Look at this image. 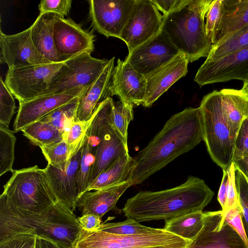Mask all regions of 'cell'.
<instances>
[{"instance_id": "4dcf8cb0", "label": "cell", "mask_w": 248, "mask_h": 248, "mask_svg": "<svg viewBox=\"0 0 248 248\" xmlns=\"http://www.w3.org/2000/svg\"><path fill=\"white\" fill-rule=\"evenodd\" d=\"M80 97L58 108L40 121L48 123L65 134L76 121L77 106Z\"/></svg>"}, {"instance_id": "d6a6232c", "label": "cell", "mask_w": 248, "mask_h": 248, "mask_svg": "<svg viewBox=\"0 0 248 248\" xmlns=\"http://www.w3.org/2000/svg\"><path fill=\"white\" fill-rule=\"evenodd\" d=\"M95 115V110L93 116L89 120L75 121L68 132L64 135L63 140L67 142L68 147L69 161L84 145Z\"/></svg>"}, {"instance_id": "83f0119b", "label": "cell", "mask_w": 248, "mask_h": 248, "mask_svg": "<svg viewBox=\"0 0 248 248\" xmlns=\"http://www.w3.org/2000/svg\"><path fill=\"white\" fill-rule=\"evenodd\" d=\"M203 225L204 212L198 211L166 220L163 229L192 242Z\"/></svg>"}, {"instance_id": "d4e9b609", "label": "cell", "mask_w": 248, "mask_h": 248, "mask_svg": "<svg viewBox=\"0 0 248 248\" xmlns=\"http://www.w3.org/2000/svg\"><path fill=\"white\" fill-rule=\"evenodd\" d=\"M220 92L223 114L235 140L243 121L248 118V92L242 89H223Z\"/></svg>"}, {"instance_id": "f546056e", "label": "cell", "mask_w": 248, "mask_h": 248, "mask_svg": "<svg viewBox=\"0 0 248 248\" xmlns=\"http://www.w3.org/2000/svg\"><path fill=\"white\" fill-rule=\"evenodd\" d=\"M248 46V26L217 44L212 45L206 61L216 60Z\"/></svg>"}, {"instance_id": "f907efd6", "label": "cell", "mask_w": 248, "mask_h": 248, "mask_svg": "<svg viewBox=\"0 0 248 248\" xmlns=\"http://www.w3.org/2000/svg\"><path fill=\"white\" fill-rule=\"evenodd\" d=\"M35 248H61L49 240L36 237Z\"/></svg>"}, {"instance_id": "52a82bcc", "label": "cell", "mask_w": 248, "mask_h": 248, "mask_svg": "<svg viewBox=\"0 0 248 248\" xmlns=\"http://www.w3.org/2000/svg\"><path fill=\"white\" fill-rule=\"evenodd\" d=\"M191 242L163 229L133 235H119L81 228L72 248H186Z\"/></svg>"}, {"instance_id": "ac0fdd59", "label": "cell", "mask_w": 248, "mask_h": 248, "mask_svg": "<svg viewBox=\"0 0 248 248\" xmlns=\"http://www.w3.org/2000/svg\"><path fill=\"white\" fill-rule=\"evenodd\" d=\"M54 41L56 50L64 62L82 52L92 53L94 50L93 33L83 30L70 18L60 17L56 21Z\"/></svg>"}, {"instance_id": "5bb4252c", "label": "cell", "mask_w": 248, "mask_h": 248, "mask_svg": "<svg viewBox=\"0 0 248 248\" xmlns=\"http://www.w3.org/2000/svg\"><path fill=\"white\" fill-rule=\"evenodd\" d=\"M180 53L161 30L154 37L128 53L124 61L137 72L146 76Z\"/></svg>"}, {"instance_id": "e575fe53", "label": "cell", "mask_w": 248, "mask_h": 248, "mask_svg": "<svg viewBox=\"0 0 248 248\" xmlns=\"http://www.w3.org/2000/svg\"><path fill=\"white\" fill-rule=\"evenodd\" d=\"M96 147L87 139L82 146V153L78 173V184L80 196L86 192L92 168L94 164Z\"/></svg>"}, {"instance_id": "f1b7e54d", "label": "cell", "mask_w": 248, "mask_h": 248, "mask_svg": "<svg viewBox=\"0 0 248 248\" xmlns=\"http://www.w3.org/2000/svg\"><path fill=\"white\" fill-rule=\"evenodd\" d=\"M21 131L32 144L40 148L57 143L63 140V134L59 129L40 121L31 124Z\"/></svg>"}, {"instance_id": "836d02e7", "label": "cell", "mask_w": 248, "mask_h": 248, "mask_svg": "<svg viewBox=\"0 0 248 248\" xmlns=\"http://www.w3.org/2000/svg\"><path fill=\"white\" fill-rule=\"evenodd\" d=\"M96 230L116 234L133 235L155 232L159 228L145 226L131 217H127L122 222L101 224Z\"/></svg>"}, {"instance_id": "30bf717a", "label": "cell", "mask_w": 248, "mask_h": 248, "mask_svg": "<svg viewBox=\"0 0 248 248\" xmlns=\"http://www.w3.org/2000/svg\"><path fill=\"white\" fill-rule=\"evenodd\" d=\"M108 62L95 58L86 51L78 54L64 62L45 95L59 94L77 87L91 86Z\"/></svg>"}, {"instance_id": "ab89813d", "label": "cell", "mask_w": 248, "mask_h": 248, "mask_svg": "<svg viewBox=\"0 0 248 248\" xmlns=\"http://www.w3.org/2000/svg\"><path fill=\"white\" fill-rule=\"evenodd\" d=\"M16 103L14 96L0 78V124L9 127L15 112Z\"/></svg>"}, {"instance_id": "f6af8a7d", "label": "cell", "mask_w": 248, "mask_h": 248, "mask_svg": "<svg viewBox=\"0 0 248 248\" xmlns=\"http://www.w3.org/2000/svg\"><path fill=\"white\" fill-rule=\"evenodd\" d=\"M228 173V180L227 187L226 202L224 210H222L224 213L230 208L239 205L237 197L235 179H234V167L232 162L228 169L227 170Z\"/></svg>"}, {"instance_id": "f35d334b", "label": "cell", "mask_w": 248, "mask_h": 248, "mask_svg": "<svg viewBox=\"0 0 248 248\" xmlns=\"http://www.w3.org/2000/svg\"><path fill=\"white\" fill-rule=\"evenodd\" d=\"M222 12V0H212L206 16L205 31L213 45L218 33Z\"/></svg>"}, {"instance_id": "8fae6325", "label": "cell", "mask_w": 248, "mask_h": 248, "mask_svg": "<svg viewBox=\"0 0 248 248\" xmlns=\"http://www.w3.org/2000/svg\"><path fill=\"white\" fill-rule=\"evenodd\" d=\"M162 22L163 15L150 0H135L119 39L131 52L156 35L161 30Z\"/></svg>"}, {"instance_id": "8d00e7d4", "label": "cell", "mask_w": 248, "mask_h": 248, "mask_svg": "<svg viewBox=\"0 0 248 248\" xmlns=\"http://www.w3.org/2000/svg\"><path fill=\"white\" fill-rule=\"evenodd\" d=\"M234 167V179L241 217L248 239V178Z\"/></svg>"}, {"instance_id": "7a4b0ae2", "label": "cell", "mask_w": 248, "mask_h": 248, "mask_svg": "<svg viewBox=\"0 0 248 248\" xmlns=\"http://www.w3.org/2000/svg\"><path fill=\"white\" fill-rule=\"evenodd\" d=\"M214 194L203 180L189 176L185 183L172 188L139 192L127 200L122 211L127 218L139 222L166 220L202 211Z\"/></svg>"}, {"instance_id": "603a6c76", "label": "cell", "mask_w": 248, "mask_h": 248, "mask_svg": "<svg viewBox=\"0 0 248 248\" xmlns=\"http://www.w3.org/2000/svg\"><path fill=\"white\" fill-rule=\"evenodd\" d=\"M115 57L108 63L96 80L90 86L79 99L75 121H86L90 119L99 104L108 97ZM109 97V96H108Z\"/></svg>"}, {"instance_id": "7bdbcfd3", "label": "cell", "mask_w": 248, "mask_h": 248, "mask_svg": "<svg viewBox=\"0 0 248 248\" xmlns=\"http://www.w3.org/2000/svg\"><path fill=\"white\" fill-rule=\"evenodd\" d=\"M248 155V118L242 122L234 143L232 161Z\"/></svg>"}, {"instance_id": "ffe728a7", "label": "cell", "mask_w": 248, "mask_h": 248, "mask_svg": "<svg viewBox=\"0 0 248 248\" xmlns=\"http://www.w3.org/2000/svg\"><path fill=\"white\" fill-rule=\"evenodd\" d=\"M82 153V147L70 159L64 170H62L49 164H47L45 169L58 202L72 212L75 210L80 198L78 173Z\"/></svg>"}, {"instance_id": "ee69618b", "label": "cell", "mask_w": 248, "mask_h": 248, "mask_svg": "<svg viewBox=\"0 0 248 248\" xmlns=\"http://www.w3.org/2000/svg\"><path fill=\"white\" fill-rule=\"evenodd\" d=\"M241 213V210L240 205H236L223 213V218L229 225L237 232L248 246V239Z\"/></svg>"}, {"instance_id": "4fadbf2b", "label": "cell", "mask_w": 248, "mask_h": 248, "mask_svg": "<svg viewBox=\"0 0 248 248\" xmlns=\"http://www.w3.org/2000/svg\"><path fill=\"white\" fill-rule=\"evenodd\" d=\"M90 17L93 28L106 37H119L135 0H91Z\"/></svg>"}, {"instance_id": "484cf974", "label": "cell", "mask_w": 248, "mask_h": 248, "mask_svg": "<svg viewBox=\"0 0 248 248\" xmlns=\"http://www.w3.org/2000/svg\"><path fill=\"white\" fill-rule=\"evenodd\" d=\"M222 18L214 44L248 26V0H222Z\"/></svg>"}, {"instance_id": "b9f144b4", "label": "cell", "mask_w": 248, "mask_h": 248, "mask_svg": "<svg viewBox=\"0 0 248 248\" xmlns=\"http://www.w3.org/2000/svg\"><path fill=\"white\" fill-rule=\"evenodd\" d=\"M36 237L29 233L10 236L0 241V248H35Z\"/></svg>"}, {"instance_id": "bcb514c9", "label": "cell", "mask_w": 248, "mask_h": 248, "mask_svg": "<svg viewBox=\"0 0 248 248\" xmlns=\"http://www.w3.org/2000/svg\"><path fill=\"white\" fill-rule=\"evenodd\" d=\"M157 9L167 15L186 6L190 0H150Z\"/></svg>"}, {"instance_id": "1f68e13d", "label": "cell", "mask_w": 248, "mask_h": 248, "mask_svg": "<svg viewBox=\"0 0 248 248\" xmlns=\"http://www.w3.org/2000/svg\"><path fill=\"white\" fill-rule=\"evenodd\" d=\"M16 137L9 127L0 124V176L13 172Z\"/></svg>"}, {"instance_id": "6da1fadb", "label": "cell", "mask_w": 248, "mask_h": 248, "mask_svg": "<svg viewBox=\"0 0 248 248\" xmlns=\"http://www.w3.org/2000/svg\"><path fill=\"white\" fill-rule=\"evenodd\" d=\"M204 140L200 107H189L172 115L162 129L134 157L130 181L140 184Z\"/></svg>"}, {"instance_id": "7c38bea8", "label": "cell", "mask_w": 248, "mask_h": 248, "mask_svg": "<svg viewBox=\"0 0 248 248\" xmlns=\"http://www.w3.org/2000/svg\"><path fill=\"white\" fill-rule=\"evenodd\" d=\"M233 79L248 81V46L216 60L205 61L194 80L202 87Z\"/></svg>"}, {"instance_id": "5b68a950", "label": "cell", "mask_w": 248, "mask_h": 248, "mask_svg": "<svg viewBox=\"0 0 248 248\" xmlns=\"http://www.w3.org/2000/svg\"><path fill=\"white\" fill-rule=\"evenodd\" d=\"M2 194L15 207L40 213L58 202L46 170L37 165L14 170Z\"/></svg>"}, {"instance_id": "816d5d0a", "label": "cell", "mask_w": 248, "mask_h": 248, "mask_svg": "<svg viewBox=\"0 0 248 248\" xmlns=\"http://www.w3.org/2000/svg\"><path fill=\"white\" fill-rule=\"evenodd\" d=\"M242 89L248 92V81L243 82V85Z\"/></svg>"}, {"instance_id": "e0dca14e", "label": "cell", "mask_w": 248, "mask_h": 248, "mask_svg": "<svg viewBox=\"0 0 248 248\" xmlns=\"http://www.w3.org/2000/svg\"><path fill=\"white\" fill-rule=\"evenodd\" d=\"M89 87H77L61 93L42 95L19 103L14 124V132L21 131L31 124L40 121L58 108L81 96Z\"/></svg>"}, {"instance_id": "ba28073f", "label": "cell", "mask_w": 248, "mask_h": 248, "mask_svg": "<svg viewBox=\"0 0 248 248\" xmlns=\"http://www.w3.org/2000/svg\"><path fill=\"white\" fill-rule=\"evenodd\" d=\"M113 107L114 101L109 96L101 102L95 109L93 121L98 131L100 141L97 146L95 161L89 175L88 186L117 159L129 155L127 144L113 124Z\"/></svg>"}, {"instance_id": "9c48e42d", "label": "cell", "mask_w": 248, "mask_h": 248, "mask_svg": "<svg viewBox=\"0 0 248 248\" xmlns=\"http://www.w3.org/2000/svg\"><path fill=\"white\" fill-rule=\"evenodd\" d=\"M63 63L8 68L4 83L19 103L32 100L46 94Z\"/></svg>"}, {"instance_id": "2e32d148", "label": "cell", "mask_w": 248, "mask_h": 248, "mask_svg": "<svg viewBox=\"0 0 248 248\" xmlns=\"http://www.w3.org/2000/svg\"><path fill=\"white\" fill-rule=\"evenodd\" d=\"M31 26L13 34H6L0 30L1 63L12 68L53 63L38 51L31 40Z\"/></svg>"}, {"instance_id": "4316f807", "label": "cell", "mask_w": 248, "mask_h": 248, "mask_svg": "<svg viewBox=\"0 0 248 248\" xmlns=\"http://www.w3.org/2000/svg\"><path fill=\"white\" fill-rule=\"evenodd\" d=\"M136 165L134 157L129 155L119 158L95 179L88 186L86 192L105 188L130 181Z\"/></svg>"}, {"instance_id": "9a60e30c", "label": "cell", "mask_w": 248, "mask_h": 248, "mask_svg": "<svg viewBox=\"0 0 248 248\" xmlns=\"http://www.w3.org/2000/svg\"><path fill=\"white\" fill-rule=\"evenodd\" d=\"M186 248H248V246L225 221L220 210L204 212L203 227Z\"/></svg>"}, {"instance_id": "7402d4cb", "label": "cell", "mask_w": 248, "mask_h": 248, "mask_svg": "<svg viewBox=\"0 0 248 248\" xmlns=\"http://www.w3.org/2000/svg\"><path fill=\"white\" fill-rule=\"evenodd\" d=\"M131 186V182L128 181L93 192H85L79 198L77 207L82 215L93 214L102 218L108 212L116 207L120 197Z\"/></svg>"}, {"instance_id": "60d3db41", "label": "cell", "mask_w": 248, "mask_h": 248, "mask_svg": "<svg viewBox=\"0 0 248 248\" xmlns=\"http://www.w3.org/2000/svg\"><path fill=\"white\" fill-rule=\"evenodd\" d=\"M71 4V0H42L38 5L39 14L51 13L64 17L69 14Z\"/></svg>"}, {"instance_id": "44dd1931", "label": "cell", "mask_w": 248, "mask_h": 248, "mask_svg": "<svg viewBox=\"0 0 248 248\" xmlns=\"http://www.w3.org/2000/svg\"><path fill=\"white\" fill-rule=\"evenodd\" d=\"M189 61L180 53L173 60L145 76L146 93L142 105L150 107L175 82L186 76Z\"/></svg>"}, {"instance_id": "8992f818", "label": "cell", "mask_w": 248, "mask_h": 248, "mask_svg": "<svg viewBox=\"0 0 248 248\" xmlns=\"http://www.w3.org/2000/svg\"><path fill=\"white\" fill-rule=\"evenodd\" d=\"M204 140L212 160L222 170L232 162L235 140L223 114L220 91L205 95L201 103Z\"/></svg>"}, {"instance_id": "d590c367", "label": "cell", "mask_w": 248, "mask_h": 248, "mask_svg": "<svg viewBox=\"0 0 248 248\" xmlns=\"http://www.w3.org/2000/svg\"><path fill=\"white\" fill-rule=\"evenodd\" d=\"M40 149L48 164L62 170L67 168L69 161L68 145L65 140L51 145L41 147Z\"/></svg>"}, {"instance_id": "d6986e66", "label": "cell", "mask_w": 248, "mask_h": 248, "mask_svg": "<svg viewBox=\"0 0 248 248\" xmlns=\"http://www.w3.org/2000/svg\"><path fill=\"white\" fill-rule=\"evenodd\" d=\"M145 76L125 61L118 59L114 67L109 93L118 96L124 104L133 107L142 105L146 93Z\"/></svg>"}, {"instance_id": "c3c4849f", "label": "cell", "mask_w": 248, "mask_h": 248, "mask_svg": "<svg viewBox=\"0 0 248 248\" xmlns=\"http://www.w3.org/2000/svg\"><path fill=\"white\" fill-rule=\"evenodd\" d=\"M228 180L227 170H223V177L217 195V200L222 207V210H224L226 202Z\"/></svg>"}, {"instance_id": "cb8c5ba5", "label": "cell", "mask_w": 248, "mask_h": 248, "mask_svg": "<svg viewBox=\"0 0 248 248\" xmlns=\"http://www.w3.org/2000/svg\"><path fill=\"white\" fill-rule=\"evenodd\" d=\"M59 15L48 13L39 14L31 26V37L38 51L51 62H64L58 54L54 41V28Z\"/></svg>"}, {"instance_id": "74e56055", "label": "cell", "mask_w": 248, "mask_h": 248, "mask_svg": "<svg viewBox=\"0 0 248 248\" xmlns=\"http://www.w3.org/2000/svg\"><path fill=\"white\" fill-rule=\"evenodd\" d=\"M133 107L126 105L121 101L114 102L112 121L114 127L124 142L127 144V130L130 122L133 119Z\"/></svg>"}, {"instance_id": "3957f363", "label": "cell", "mask_w": 248, "mask_h": 248, "mask_svg": "<svg viewBox=\"0 0 248 248\" xmlns=\"http://www.w3.org/2000/svg\"><path fill=\"white\" fill-rule=\"evenodd\" d=\"M81 229L78 217L59 202L40 213L28 212L0 196V241L29 233L52 241L61 248H72Z\"/></svg>"}, {"instance_id": "7dc6e473", "label": "cell", "mask_w": 248, "mask_h": 248, "mask_svg": "<svg viewBox=\"0 0 248 248\" xmlns=\"http://www.w3.org/2000/svg\"><path fill=\"white\" fill-rule=\"evenodd\" d=\"M101 218L93 214H86L78 217L81 228L87 231L96 230L101 224Z\"/></svg>"}, {"instance_id": "681fc988", "label": "cell", "mask_w": 248, "mask_h": 248, "mask_svg": "<svg viewBox=\"0 0 248 248\" xmlns=\"http://www.w3.org/2000/svg\"><path fill=\"white\" fill-rule=\"evenodd\" d=\"M232 163L235 167L248 178V155L235 160Z\"/></svg>"}, {"instance_id": "277c9868", "label": "cell", "mask_w": 248, "mask_h": 248, "mask_svg": "<svg viewBox=\"0 0 248 248\" xmlns=\"http://www.w3.org/2000/svg\"><path fill=\"white\" fill-rule=\"evenodd\" d=\"M212 1L190 0L181 9L163 15L161 30L189 62L206 58L213 45L204 22Z\"/></svg>"}]
</instances>
